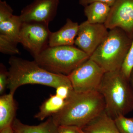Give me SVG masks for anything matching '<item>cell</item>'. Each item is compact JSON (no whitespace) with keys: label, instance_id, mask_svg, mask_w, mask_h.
Masks as SVG:
<instances>
[{"label":"cell","instance_id":"cell-1","mask_svg":"<svg viewBox=\"0 0 133 133\" xmlns=\"http://www.w3.org/2000/svg\"><path fill=\"white\" fill-rule=\"evenodd\" d=\"M105 109L104 100L98 90L85 92L72 90L63 108L51 116L58 126H74L82 129Z\"/></svg>","mask_w":133,"mask_h":133},{"label":"cell","instance_id":"cell-2","mask_svg":"<svg viewBox=\"0 0 133 133\" xmlns=\"http://www.w3.org/2000/svg\"><path fill=\"white\" fill-rule=\"evenodd\" d=\"M9 63L7 88L12 94H14L19 87L29 84L42 85L55 89L62 85L72 88L68 76L48 71L35 61L12 56L10 58Z\"/></svg>","mask_w":133,"mask_h":133},{"label":"cell","instance_id":"cell-3","mask_svg":"<svg viewBox=\"0 0 133 133\" xmlns=\"http://www.w3.org/2000/svg\"><path fill=\"white\" fill-rule=\"evenodd\" d=\"M98 90L104 100L105 111L112 118L133 111V91L120 70L105 72Z\"/></svg>","mask_w":133,"mask_h":133},{"label":"cell","instance_id":"cell-4","mask_svg":"<svg viewBox=\"0 0 133 133\" xmlns=\"http://www.w3.org/2000/svg\"><path fill=\"white\" fill-rule=\"evenodd\" d=\"M132 39L120 28L109 30L107 37L89 58L97 64L105 72L120 70Z\"/></svg>","mask_w":133,"mask_h":133},{"label":"cell","instance_id":"cell-5","mask_svg":"<svg viewBox=\"0 0 133 133\" xmlns=\"http://www.w3.org/2000/svg\"><path fill=\"white\" fill-rule=\"evenodd\" d=\"M90 56L73 45L49 47L34 57V61L48 71L68 76Z\"/></svg>","mask_w":133,"mask_h":133},{"label":"cell","instance_id":"cell-6","mask_svg":"<svg viewBox=\"0 0 133 133\" xmlns=\"http://www.w3.org/2000/svg\"><path fill=\"white\" fill-rule=\"evenodd\" d=\"M105 72L89 58L67 76L74 91L85 92L98 90Z\"/></svg>","mask_w":133,"mask_h":133},{"label":"cell","instance_id":"cell-7","mask_svg":"<svg viewBox=\"0 0 133 133\" xmlns=\"http://www.w3.org/2000/svg\"><path fill=\"white\" fill-rule=\"evenodd\" d=\"M51 33L48 24L35 22H22L19 32V43L35 57L49 46Z\"/></svg>","mask_w":133,"mask_h":133},{"label":"cell","instance_id":"cell-8","mask_svg":"<svg viewBox=\"0 0 133 133\" xmlns=\"http://www.w3.org/2000/svg\"><path fill=\"white\" fill-rule=\"evenodd\" d=\"M104 24H93L87 21L79 24L74 44L90 56L108 34Z\"/></svg>","mask_w":133,"mask_h":133},{"label":"cell","instance_id":"cell-9","mask_svg":"<svg viewBox=\"0 0 133 133\" xmlns=\"http://www.w3.org/2000/svg\"><path fill=\"white\" fill-rule=\"evenodd\" d=\"M104 24L108 30L120 28L132 38L133 0H116Z\"/></svg>","mask_w":133,"mask_h":133},{"label":"cell","instance_id":"cell-10","mask_svg":"<svg viewBox=\"0 0 133 133\" xmlns=\"http://www.w3.org/2000/svg\"><path fill=\"white\" fill-rule=\"evenodd\" d=\"M59 0H34L23 9L20 17L23 22H35L48 24L55 18Z\"/></svg>","mask_w":133,"mask_h":133},{"label":"cell","instance_id":"cell-11","mask_svg":"<svg viewBox=\"0 0 133 133\" xmlns=\"http://www.w3.org/2000/svg\"><path fill=\"white\" fill-rule=\"evenodd\" d=\"M79 26L78 23L68 18L65 24L59 30L51 32L49 39V46L74 45L77 35Z\"/></svg>","mask_w":133,"mask_h":133},{"label":"cell","instance_id":"cell-12","mask_svg":"<svg viewBox=\"0 0 133 133\" xmlns=\"http://www.w3.org/2000/svg\"><path fill=\"white\" fill-rule=\"evenodd\" d=\"M82 129L85 133H121L114 119L105 111Z\"/></svg>","mask_w":133,"mask_h":133},{"label":"cell","instance_id":"cell-13","mask_svg":"<svg viewBox=\"0 0 133 133\" xmlns=\"http://www.w3.org/2000/svg\"><path fill=\"white\" fill-rule=\"evenodd\" d=\"M14 95L9 93L0 97V131L11 126L15 119L16 107Z\"/></svg>","mask_w":133,"mask_h":133},{"label":"cell","instance_id":"cell-14","mask_svg":"<svg viewBox=\"0 0 133 133\" xmlns=\"http://www.w3.org/2000/svg\"><path fill=\"white\" fill-rule=\"evenodd\" d=\"M11 126L15 133H57L58 127L52 116L44 122L35 126L24 124L15 118Z\"/></svg>","mask_w":133,"mask_h":133},{"label":"cell","instance_id":"cell-15","mask_svg":"<svg viewBox=\"0 0 133 133\" xmlns=\"http://www.w3.org/2000/svg\"><path fill=\"white\" fill-rule=\"evenodd\" d=\"M87 21L93 24H104L107 20L111 7L103 3H92L84 7Z\"/></svg>","mask_w":133,"mask_h":133},{"label":"cell","instance_id":"cell-16","mask_svg":"<svg viewBox=\"0 0 133 133\" xmlns=\"http://www.w3.org/2000/svg\"><path fill=\"white\" fill-rule=\"evenodd\" d=\"M20 15H13L0 19V34L19 43V34L22 23Z\"/></svg>","mask_w":133,"mask_h":133},{"label":"cell","instance_id":"cell-17","mask_svg":"<svg viewBox=\"0 0 133 133\" xmlns=\"http://www.w3.org/2000/svg\"><path fill=\"white\" fill-rule=\"evenodd\" d=\"M65 102V100L56 94L51 95L41 105L39 111L35 115V118L43 121L49 116H52L63 108Z\"/></svg>","mask_w":133,"mask_h":133},{"label":"cell","instance_id":"cell-18","mask_svg":"<svg viewBox=\"0 0 133 133\" xmlns=\"http://www.w3.org/2000/svg\"><path fill=\"white\" fill-rule=\"evenodd\" d=\"M17 43L6 36L0 34V51L4 54L19 55L20 53L17 47Z\"/></svg>","mask_w":133,"mask_h":133},{"label":"cell","instance_id":"cell-19","mask_svg":"<svg viewBox=\"0 0 133 133\" xmlns=\"http://www.w3.org/2000/svg\"><path fill=\"white\" fill-rule=\"evenodd\" d=\"M114 120L120 132L133 133V117L127 118L125 115H121Z\"/></svg>","mask_w":133,"mask_h":133},{"label":"cell","instance_id":"cell-20","mask_svg":"<svg viewBox=\"0 0 133 133\" xmlns=\"http://www.w3.org/2000/svg\"><path fill=\"white\" fill-rule=\"evenodd\" d=\"M133 69V36L131 46L124 63L121 69V71L124 75L129 78L130 73Z\"/></svg>","mask_w":133,"mask_h":133},{"label":"cell","instance_id":"cell-21","mask_svg":"<svg viewBox=\"0 0 133 133\" xmlns=\"http://www.w3.org/2000/svg\"><path fill=\"white\" fill-rule=\"evenodd\" d=\"M8 82V71L5 66L1 64L0 69V94L2 95L7 88Z\"/></svg>","mask_w":133,"mask_h":133},{"label":"cell","instance_id":"cell-22","mask_svg":"<svg viewBox=\"0 0 133 133\" xmlns=\"http://www.w3.org/2000/svg\"><path fill=\"white\" fill-rule=\"evenodd\" d=\"M56 89L55 94L64 100L68 98L70 92L73 90L72 88L65 85L60 86Z\"/></svg>","mask_w":133,"mask_h":133},{"label":"cell","instance_id":"cell-23","mask_svg":"<svg viewBox=\"0 0 133 133\" xmlns=\"http://www.w3.org/2000/svg\"><path fill=\"white\" fill-rule=\"evenodd\" d=\"M57 133H80L79 128L74 126L61 125L58 127Z\"/></svg>","mask_w":133,"mask_h":133},{"label":"cell","instance_id":"cell-24","mask_svg":"<svg viewBox=\"0 0 133 133\" xmlns=\"http://www.w3.org/2000/svg\"><path fill=\"white\" fill-rule=\"evenodd\" d=\"M115 1L116 0H79V3L81 6L85 7L92 3L99 2L103 3L111 7L114 4Z\"/></svg>","mask_w":133,"mask_h":133},{"label":"cell","instance_id":"cell-25","mask_svg":"<svg viewBox=\"0 0 133 133\" xmlns=\"http://www.w3.org/2000/svg\"><path fill=\"white\" fill-rule=\"evenodd\" d=\"M0 133H15L12 129V126H9L0 131Z\"/></svg>","mask_w":133,"mask_h":133},{"label":"cell","instance_id":"cell-26","mask_svg":"<svg viewBox=\"0 0 133 133\" xmlns=\"http://www.w3.org/2000/svg\"><path fill=\"white\" fill-rule=\"evenodd\" d=\"M129 83L131 85V87L133 91V69L130 73V76H129Z\"/></svg>","mask_w":133,"mask_h":133},{"label":"cell","instance_id":"cell-27","mask_svg":"<svg viewBox=\"0 0 133 133\" xmlns=\"http://www.w3.org/2000/svg\"><path fill=\"white\" fill-rule=\"evenodd\" d=\"M79 131H80V133H85L84 132V131H83V129H82V128H79Z\"/></svg>","mask_w":133,"mask_h":133},{"label":"cell","instance_id":"cell-28","mask_svg":"<svg viewBox=\"0 0 133 133\" xmlns=\"http://www.w3.org/2000/svg\"></svg>","mask_w":133,"mask_h":133}]
</instances>
